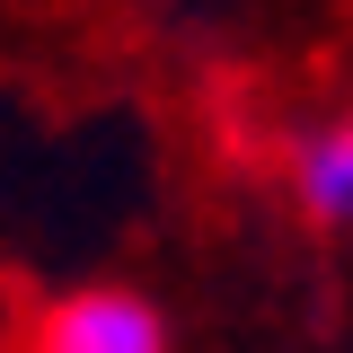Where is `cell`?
<instances>
[{
    "label": "cell",
    "mask_w": 353,
    "mask_h": 353,
    "mask_svg": "<svg viewBox=\"0 0 353 353\" xmlns=\"http://www.w3.org/2000/svg\"><path fill=\"white\" fill-rule=\"evenodd\" d=\"M27 353H168V318L132 283H80L36 309Z\"/></svg>",
    "instance_id": "6da1fadb"
},
{
    "label": "cell",
    "mask_w": 353,
    "mask_h": 353,
    "mask_svg": "<svg viewBox=\"0 0 353 353\" xmlns=\"http://www.w3.org/2000/svg\"><path fill=\"white\" fill-rule=\"evenodd\" d=\"M292 194L318 230H353V115L292 141Z\"/></svg>",
    "instance_id": "7a4b0ae2"
}]
</instances>
